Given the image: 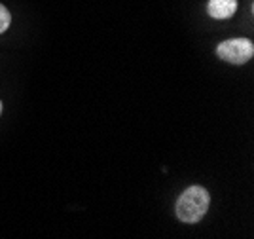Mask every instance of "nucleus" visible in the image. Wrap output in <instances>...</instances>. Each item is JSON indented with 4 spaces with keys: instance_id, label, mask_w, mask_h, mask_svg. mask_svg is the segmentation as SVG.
<instances>
[{
    "instance_id": "4",
    "label": "nucleus",
    "mask_w": 254,
    "mask_h": 239,
    "mask_svg": "<svg viewBox=\"0 0 254 239\" xmlns=\"http://www.w3.org/2000/svg\"><path fill=\"white\" fill-rule=\"evenodd\" d=\"M10 23H11L10 11L6 10V6H2V4H0V34H2V32L8 31Z\"/></svg>"
},
{
    "instance_id": "1",
    "label": "nucleus",
    "mask_w": 254,
    "mask_h": 239,
    "mask_svg": "<svg viewBox=\"0 0 254 239\" xmlns=\"http://www.w3.org/2000/svg\"><path fill=\"white\" fill-rule=\"evenodd\" d=\"M211 205V196L203 186L186 188L177 199V219L184 224H197Z\"/></svg>"
},
{
    "instance_id": "5",
    "label": "nucleus",
    "mask_w": 254,
    "mask_h": 239,
    "mask_svg": "<svg viewBox=\"0 0 254 239\" xmlns=\"http://www.w3.org/2000/svg\"><path fill=\"white\" fill-rule=\"evenodd\" d=\"M0 114H2V103H0Z\"/></svg>"
},
{
    "instance_id": "3",
    "label": "nucleus",
    "mask_w": 254,
    "mask_h": 239,
    "mask_svg": "<svg viewBox=\"0 0 254 239\" xmlns=\"http://www.w3.org/2000/svg\"><path fill=\"white\" fill-rule=\"evenodd\" d=\"M207 11L212 19H230L237 11V0H209Z\"/></svg>"
},
{
    "instance_id": "2",
    "label": "nucleus",
    "mask_w": 254,
    "mask_h": 239,
    "mask_svg": "<svg viewBox=\"0 0 254 239\" xmlns=\"http://www.w3.org/2000/svg\"><path fill=\"white\" fill-rule=\"evenodd\" d=\"M216 55L232 65H245L253 59L254 44L249 38H232L224 40L216 46Z\"/></svg>"
}]
</instances>
